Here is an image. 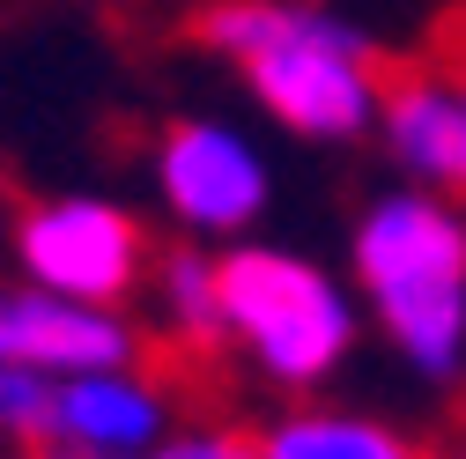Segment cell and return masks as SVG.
Here are the masks:
<instances>
[{"label":"cell","mask_w":466,"mask_h":459,"mask_svg":"<svg viewBox=\"0 0 466 459\" xmlns=\"http://www.w3.org/2000/svg\"><path fill=\"white\" fill-rule=\"evenodd\" d=\"M200 37L229 52L252 89L281 111L297 134H356L370 111L385 104V82L370 67V52L348 37L340 23L311 8H281V0H222L200 15Z\"/></svg>","instance_id":"6da1fadb"},{"label":"cell","mask_w":466,"mask_h":459,"mask_svg":"<svg viewBox=\"0 0 466 459\" xmlns=\"http://www.w3.org/2000/svg\"><path fill=\"white\" fill-rule=\"evenodd\" d=\"M356 267L400 349L422 371H451L466 341V230L437 200H385L356 238Z\"/></svg>","instance_id":"7a4b0ae2"},{"label":"cell","mask_w":466,"mask_h":459,"mask_svg":"<svg viewBox=\"0 0 466 459\" xmlns=\"http://www.w3.org/2000/svg\"><path fill=\"white\" fill-rule=\"evenodd\" d=\"M215 297H222V326H238L259 363L289 385L326 378L348 349V304L340 290L304 267V260H281V252H229L215 267Z\"/></svg>","instance_id":"3957f363"},{"label":"cell","mask_w":466,"mask_h":459,"mask_svg":"<svg viewBox=\"0 0 466 459\" xmlns=\"http://www.w3.org/2000/svg\"><path fill=\"white\" fill-rule=\"evenodd\" d=\"M23 260L45 281V297H67V304H104L134 290L141 274V230L104 208V200H52L23 222Z\"/></svg>","instance_id":"277c9868"},{"label":"cell","mask_w":466,"mask_h":459,"mask_svg":"<svg viewBox=\"0 0 466 459\" xmlns=\"http://www.w3.org/2000/svg\"><path fill=\"white\" fill-rule=\"evenodd\" d=\"M163 200L200 230H245L267 200V170L229 127H170L163 134Z\"/></svg>","instance_id":"5b68a950"},{"label":"cell","mask_w":466,"mask_h":459,"mask_svg":"<svg viewBox=\"0 0 466 459\" xmlns=\"http://www.w3.org/2000/svg\"><path fill=\"white\" fill-rule=\"evenodd\" d=\"M134 356V341L119 319H104L96 304H67V297H8L0 304V363L23 371H75V378H111Z\"/></svg>","instance_id":"8992f818"},{"label":"cell","mask_w":466,"mask_h":459,"mask_svg":"<svg viewBox=\"0 0 466 459\" xmlns=\"http://www.w3.org/2000/svg\"><path fill=\"white\" fill-rule=\"evenodd\" d=\"M385 119H392V148L422 170V178L466 193V89L407 75L385 82Z\"/></svg>","instance_id":"52a82bcc"},{"label":"cell","mask_w":466,"mask_h":459,"mask_svg":"<svg viewBox=\"0 0 466 459\" xmlns=\"http://www.w3.org/2000/svg\"><path fill=\"white\" fill-rule=\"evenodd\" d=\"M156 423H163L156 393L111 371V378L60 385V423H52V437L75 444V452H89V459H127V452H141L156 437Z\"/></svg>","instance_id":"ba28073f"},{"label":"cell","mask_w":466,"mask_h":459,"mask_svg":"<svg viewBox=\"0 0 466 459\" xmlns=\"http://www.w3.org/2000/svg\"><path fill=\"white\" fill-rule=\"evenodd\" d=\"M259 452H267V459H415L392 430H378V423H348V415H304V423H281Z\"/></svg>","instance_id":"9c48e42d"},{"label":"cell","mask_w":466,"mask_h":459,"mask_svg":"<svg viewBox=\"0 0 466 459\" xmlns=\"http://www.w3.org/2000/svg\"><path fill=\"white\" fill-rule=\"evenodd\" d=\"M0 423L52 444V423H60V393H52L45 371H23V363H0Z\"/></svg>","instance_id":"30bf717a"},{"label":"cell","mask_w":466,"mask_h":459,"mask_svg":"<svg viewBox=\"0 0 466 459\" xmlns=\"http://www.w3.org/2000/svg\"><path fill=\"white\" fill-rule=\"evenodd\" d=\"M170 297H178V319H186L193 333H215V326H222L215 267H200V260H178V267H170Z\"/></svg>","instance_id":"8fae6325"},{"label":"cell","mask_w":466,"mask_h":459,"mask_svg":"<svg viewBox=\"0 0 466 459\" xmlns=\"http://www.w3.org/2000/svg\"><path fill=\"white\" fill-rule=\"evenodd\" d=\"M163 459H267L259 444H238V437H186V444H170Z\"/></svg>","instance_id":"7c38bea8"},{"label":"cell","mask_w":466,"mask_h":459,"mask_svg":"<svg viewBox=\"0 0 466 459\" xmlns=\"http://www.w3.org/2000/svg\"><path fill=\"white\" fill-rule=\"evenodd\" d=\"M444 45H451V75H459L451 89H466V23H451V30H444Z\"/></svg>","instance_id":"4fadbf2b"}]
</instances>
